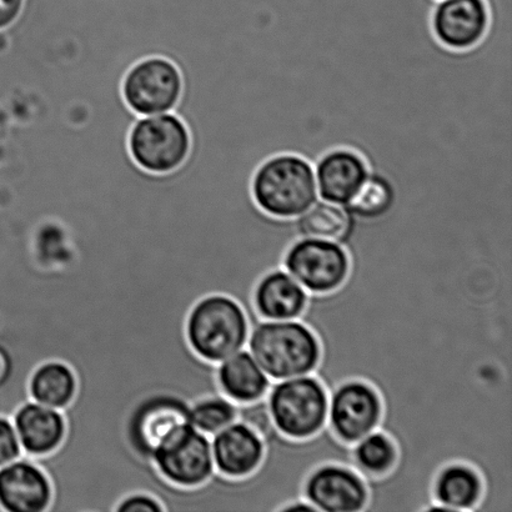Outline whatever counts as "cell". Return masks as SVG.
<instances>
[{
    "label": "cell",
    "mask_w": 512,
    "mask_h": 512,
    "mask_svg": "<svg viewBox=\"0 0 512 512\" xmlns=\"http://www.w3.org/2000/svg\"><path fill=\"white\" fill-rule=\"evenodd\" d=\"M261 440L263 459L252 474L230 479L215 473L195 488L199 512H288L305 501L306 480L320 466L355 469L353 445L340 440L328 424L305 439L289 438L274 426Z\"/></svg>",
    "instance_id": "cell-1"
},
{
    "label": "cell",
    "mask_w": 512,
    "mask_h": 512,
    "mask_svg": "<svg viewBox=\"0 0 512 512\" xmlns=\"http://www.w3.org/2000/svg\"><path fill=\"white\" fill-rule=\"evenodd\" d=\"M247 349L273 381L313 374L320 360L319 341L300 320H261L250 329Z\"/></svg>",
    "instance_id": "cell-2"
},
{
    "label": "cell",
    "mask_w": 512,
    "mask_h": 512,
    "mask_svg": "<svg viewBox=\"0 0 512 512\" xmlns=\"http://www.w3.org/2000/svg\"><path fill=\"white\" fill-rule=\"evenodd\" d=\"M252 193L256 205L271 217L298 218L319 199L314 165L300 155H275L256 170Z\"/></svg>",
    "instance_id": "cell-3"
},
{
    "label": "cell",
    "mask_w": 512,
    "mask_h": 512,
    "mask_svg": "<svg viewBox=\"0 0 512 512\" xmlns=\"http://www.w3.org/2000/svg\"><path fill=\"white\" fill-rule=\"evenodd\" d=\"M185 331L190 348L200 359L219 364L247 348L250 324L237 300L210 294L194 304Z\"/></svg>",
    "instance_id": "cell-4"
},
{
    "label": "cell",
    "mask_w": 512,
    "mask_h": 512,
    "mask_svg": "<svg viewBox=\"0 0 512 512\" xmlns=\"http://www.w3.org/2000/svg\"><path fill=\"white\" fill-rule=\"evenodd\" d=\"M133 162L144 172L169 174L187 162L192 150L188 125L174 112L135 120L128 135Z\"/></svg>",
    "instance_id": "cell-5"
},
{
    "label": "cell",
    "mask_w": 512,
    "mask_h": 512,
    "mask_svg": "<svg viewBox=\"0 0 512 512\" xmlns=\"http://www.w3.org/2000/svg\"><path fill=\"white\" fill-rule=\"evenodd\" d=\"M275 428L305 439L328 424L329 393L313 374L273 381L266 395Z\"/></svg>",
    "instance_id": "cell-6"
},
{
    "label": "cell",
    "mask_w": 512,
    "mask_h": 512,
    "mask_svg": "<svg viewBox=\"0 0 512 512\" xmlns=\"http://www.w3.org/2000/svg\"><path fill=\"white\" fill-rule=\"evenodd\" d=\"M183 93V75L172 60L159 55L138 60L125 73L122 94L138 117L174 112Z\"/></svg>",
    "instance_id": "cell-7"
},
{
    "label": "cell",
    "mask_w": 512,
    "mask_h": 512,
    "mask_svg": "<svg viewBox=\"0 0 512 512\" xmlns=\"http://www.w3.org/2000/svg\"><path fill=\"white\" fill-rule=\"evenodd\" d=\"M152 463L165 481L183 489L198 488L217 473L212 439L195 430L192 424L169 436L155 451Z\"/></svg>",
    "instance_id": "cell-8"
},
{
    "label": "cell",
    "mask_w": 512,
    "mask_h": 512,
    "mask_svg": "<svg viewBox=\"0 0 512 512\" xmlns=\"http://www.w3.org/2000/svg\"><path fill=\"white\" fill-rule=\"evenodd\" d=\"M350 268L343 245L331 240L300 238L285 254L283 269L309 294L331 293L344 283Z\"/></svg>",
    "instance_id": "cell-9"
},
{
    "label": "cell",
    "mask_w": 512,
    "mask_h": 512,
    "mask_svg": "<svg viewBox=\"0 0 512 512\" xmlns=\"http://www.w3.org/2000/svg\"><path fill=\"white\" fill-rule=\"evenodd\" d=\"M190 404L172 395H157L144 400L134 410L128 424L130 448L139 459L152 458L165 440L190 424Z\"/></svg>",
    "instance_id": "cell-10"
},
{
    "label": "cell",
    "mask_w": 512,
    "mask_h": 512,
    "mask_svg": "<svg viewBox=\"0 0 512 512\" xmlns=\"http://www.w3.org/2000/svg\"><path fill=\"white\" fill-rule=\"evenodd\" d=\"M381 415L380 396L364 381H346L329 395V428L346 444L354 445L379 429Z\"/></svg>",
    "instance_id": "cell-11"
},
{
    "label": "cell",
    "mask_w": 512,
    "mask_h": 512,
    "mask_svg": "<svg viewBox=\"0 0 512 512\" xmlns=\"http://www.w3.org/2000/svg\"><path fill=\"white\" fill-rule=\"evenodd\" d=\"M368 499L363 476L349 466H320L305 483L304 500L318 512H364Z\"/></svg>",
    "instance_id": "cell-12"
},
{
    "label": "cell",
    "mask_w": 512,
    "mask_h": 512,
    "mask_svg": "<svg viewBox=\"0 0 512 512\" xmlns=\"http://www.w3.org/2000/svg\"><path fill=\"white\" fill-rule=\"evenodd\" d=\"M490 24L485 0H438L431 15V28L444 47L474 48L484 39Z\"/></svg>",
    "instance_id": "cell-13"
},
{
    "label": "cell",
    "mask_w": 512,
    "mask_h": 512,
    "mask_svg": "<svg viewBox=\"0 0 512 512\" xmlns=\"http://www.w3.org/2000/svg\"><path fill=\"white\" fill-rule=\"evenodd\" d=\"M52 501V481L29 456L0 468V511L48 512Z\"/></svg>",
    "instance_id": "cell-14"
},
{
    "label": "cell",
    "mask_w": 512,
    "mask_h": 512,
    "mask_svg": "<svg viewBox=\"0 0 512 512\" xmlns=\"http://www.w3.org/2000/svg\"><path fill=\"white\" fill-rule=\"evenodd\" d=\"M314 170L319 198L339 205H346L355 197L370 173L359 153L343 148L324 154Z\"/></svg>",
    "instance_id": "cell-15"
},
{
    "label": "cell",
    "mask_w": 512,
    "mask_h": 512,
    "mask_svg": "<svg viewBox=\"0 0 512 512\" xmlns=\"http://www.w3.org/2000/svg\"><path fill=\"white\" fill-rule=\"evenodd\" d=\"M23 453L29 458H42L54 453L67 434L63 411L49 408L33 400L20 405L12 416Z\"/></svg>",
    "instance_id": "cell-16"
},
{
    "label": "cell",
    "mask_w": 512,
    "mask_h": 512,
    "mask_svg": "<svg viewBox=\"0 0 512 512\" xmlns=\"http://www.w3.org/2000/svg\"><path fill=\"white\" fill-rule=\"evenodd\" d=\"M210 439L215 471L225 478H245L258 468L263 459V440L240 421H235Z\"/></svg>",
    "instance_id": "cell-17"
},
{
    "label": "cell",
    "mask_w": 512,
    "mask_h": 512,
    "mask_svg": "<svg viewBox=\"0 0 512 512\" xmlns=\"http://www.w3.org/2000/svg\"><path fill=\"white\" fill-rule=\"evenodd\" d=\"M309 293L284 269L270 271L254 291V306L261 320H299Z\"/></svg>",
    "instance_id": "cell-18"
},
{
    "label": "cell",
    "mask_w": 512,
    "mask_h": 512,
    "mask_svg": "<svg viewBox=\"0 0 512 512\" xmlns=\"http://www.w3.org/2000/svg\"><path fill=\"white\" fill-rule=\"evenodd\" d=\"M217 380L220 393L239 405L266 398L273 384L247 348L217 364Z\"/></svg>",
    "instance_id": "cell-19"
},
{
    "label": "cell",
    "mask_w": 512,
    "mask_h": 512,
    "mask_svg": "<svg viewBox=\"0 0 512 512\" xmlns=\"http://www.w3.org/2000/svg\"><path fill=\"white\" fill-rule=\"evenodd\" d=\"M484 494L480 474L470 465H446L433 485V511L476 512Z\"/></svg>",
    "instance_id": "cell-20"
},
{
    "label": "cell",
    "mask_w": 512,
    "mask_h": 512,
    "mask_svg": "<svg viewBox=\"0 0 512 512\" xmlns=\"http://www.w3.org/2000/svg\"><path fill=\"white\" fill-rule=\"evenodd\" d=\"M78 380L68 364L59 360L45 361L30 375V400L63 411L75 398Z\"/></svg>",
    "instance_id": "cell-21"
},
{
    "label": "cell",
    "mask_w": 512,
    "mask_h": 512,
    "mask_svg": "<svg viewBox=\"0 0 512 512\" xmlns=\"http://www.w3.org/2000/svg\"><path fill=\"white\" fill-rule=\"evenodd\" d=\"M295 220L300 238L331 240L339 244L350 228V217L344 205L320 198Z\"/></svg>",
    "instance_id": "cell-22"
},
{
    "label": "cell",
    "mask_w": 512,
    "mask_h": 512,
    "mask_svg": "<svg viewBox=\"0 0 512 512\" xmlns=\"http://www.w3.org/2000/svg\"><path fill=\"white\" fill-rule=\"evenodd\" d=\"M396 446L388 435L376 429L353 445L355 470L363 479L379 478L394 468Z\"/></svg>",
    "instance_id": "cell-23"
},
{
    "label": "cell",
    "mask_w": 512,
    "mask_h": 512,
    "mask_svg": "<svg viewBox=\"0 0 512 512\" xmlns=\"http://www.w3.org/2000/svg\"><path fill=\"white\" fill-rule=\"evenodd\" d=\"M190 424L212 438L238 421L239 405L224 395L207 396L190 405Z\"/></svg>",
    "instance_id": "cell-24"
},
{
    "label": "cell",
    "mask_w": 512,
    "mask_h": 512,
    "mask_svg": "<svg viewBox=\"0 0 512 512\" xmlns=\"http://www.w3.org/2000/svg\"><path fill=\"white\" fill-rule=\"evenodd\" d=\"M238 421L248 425L260 438H263L275 426L266 398L249 404H240Z\"/></svg>",
    "instance_id": "cell-25"
},
{
    "label": "cell",
    "mask_w": 512,
    "mask_h": 512,
    "mask_svg": "<svg viewBox=\"0 0 512 512\" xmlns=\"http://www.w3.org/2000/svg\"><path fill=\"white\" fill-rule=\"evenodd\" d=\"M24 455L12 418L0 415V468Z\"/></svg>",
    "instance_id": "cell-26"
},
{
    "label": "cell",
    "mask_w": 512,
    "mask_h": 512,
    "mask_svg": "<svg viewBox=\"0 0 512 512\" xmlns=\"http://www.w3.org/2000/svg\"><path fill=\"white\" fill-rule=\"evenodd\" d=\"M114 512H165L162 503L153 495L133 493L124 496L115 506Z\"/></svg>",
    "instance_id": "cell-27"
},
{
    "label": "cell",
    "mask_w": 512,
    "mask_h": 512,
    "mask_svg": "<svg viewBox=\"0 0 512 512\" xmlns=\"http://www.w3.org/2000/svg\"><path fill=\"white\" fill-rule=\"evenodd\" d=\"M24 7V0H0V30L17 22Z\"/></svg>",
    "instance_id": "cell-28"
}]
</instances>
